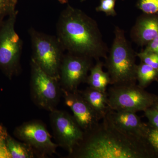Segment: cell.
Segmentation results:
<instances>
[{"label":"cell","mask_w":158,"mask_h":158,"mask_svg":"<svg viewBox=\"0 0 158 158\" xmlns=\"http://www.w3.org/2000/svg\"><path fill=\"white\" fill-rule=\"evenodd\" d=\"M6 144L11 158H33L36 155L28 144L16 141L9 135L6 139Z\"/></svg>","instance_id":"2e32d148"},{"label":"cell","mask_w":158,"mask_h":158,"mask_svg":"<svg viewBox=\"0 0 158 158\" xmlns=\"http://www.w3.org/2000/svg\"><path fill=\"white\" fill-rule=\"evenodd\" d=\"M144 114L148 119V124L150 126L158 129V110L154 107H152L144 111Z\"/></svg>","instance_id":"603a6c76"},{"label":"cell","mask_w":158,"mask_h":158,"mask_svg":"<svg viewBox=\"0 0 158 158\" xmlns=\"http://www.w3.org/2000/svg\"><path fill=\"white\" fill-rule=\"evenodd\" d=\"M32 45L31 60L46 73L59 81L61 63L65 50L56 36L29 29Z\"/></svg>","instance_id":"277c9868"},{"label":"cell","mask_w":158,"mask_h":158,"mask_svg":"<svg viewBox=\"0 0 158 158\" xmlns=\"http://www.w3.org/2000/svg\"><path fill=\"white\" fill-rule=\"evenodd\" d=\"M154 107L155 108H156V110H158V103L157 104H156L155 105V106H154Z\"/></svg>","instance_id":"4316f807"},{"label":"cell","mask_w":158,"mask_h":158,"mask_svg":"<svg viewBox=\"0 0 158 158\" xmlns=\"http://www.w3.org/2000/svg\"><path fill=\"white\" fill-rule=\"evenodd\" d=\"M147 139L158 153V129L154 128L150 126Z\"/></svg>","instance_id":"cb8c5ba5"},{"label":"cell","mask_w":158,"mask_h":158,"mask_svg":"<svg viewBox=\"0 0 158 158\" xmlns=\"http://www.w3.org/2000/svg\"><path fill=\"white\" fill-rule=\"evenodd\" d=\"M107 116L119 128L139 137L147 138L150 126L144 123L135 112L110 110Z\"/></svg>","instance_id":"7c38bea8"},{"label":"cell","mask_w":158,"mask_h":158,"mask_svg":"<svg viewBox=\"0 0 158 158\" xmlns=\"http://www.w3.org/2000/svg\"><path fill=\"white\" fill-rule=\"evenodd\" d=\"M158 36V15H141L131 31L132 40L141 46L147 45Z\"/></svg>","instance_id":"4fadbf2b"},{"label":"cell","mask_w":158,"mask_h":158,"mask_svg":"<svg viewBox=\"0 0 158 158\" xmlns=\"http://www.w3.org/2000/svg\"><path fill=\"white\" fill-rule=\"evenodd\" d=\"M108 105L114 111L144 112L158 103V95L137 84L110 85L107 90Z\"/></svg>","instance_id":"5b68a950"},{"label":"cell","mask_w":158,"mask_h":158,"mask_svg":"<svg viewBox=\"0 0 158 158\" xmlns=\"http://www.w3.org/2000/svg\"><path fill=\"white\" fill-rule=\"evenodd\" d=\"M18 139L31 146L36 155L41 157L56 153L58 144L52 141L45 124L39 120L26 122L15 129Z\"/></svg>","instance_id":"9c48e42d"},{"label":"cell","mask_w":158,"mask_h":158,"mask_svg":"<svg viewBox=\"0 0 158 158\" xmlns=\"http://www.w3.org/2000/svg\"><path fill=\"white\" fill-rule=\"evenodd\" d=\"M137 7L144 13L158 15V0H138Z\"/></svg>","instance_id":"d6986e66"},{"label":"cell","mask_w":158,"mask_h":158,"mask_svg":"<svg viewBox=\"0 0 158 158\" xmlns=\"http://www.w3.org/2000/svg\"><path fill=\"white\" fill-rule=\"evenodd\" d=\"M136 78L141 88H147L153 82L158 81V70L141 62L137 65Z\"/></svg>","instance_id":"e0dca14e"},{"label":"cell","mask_w":158,"mask_h":158,"mask_svg":"<svg viewBox=\"0 0 158 158\" xmlns=\"http://www.w3.org/2000/svg\"><path fill=\"white\" fill-rule=\"evenodd\" d=\"M144 50L151 51L158 54V36L146 46Z\"/></svg>","instance_id":"d4e9b609"},{"label":"cell","mask_w":158,"mask_h":158,"mask_svg":"<svg viewBox=\"0 0 158 158\" xmlns=\"http://www.w3.org/2000/svg\"><path fill=\"white\" fill-rule=\"evenodd\" d=\"M74 158H158L147 138L127 132L107 116L91 129L69 155Z\"/></svg>","instance_id":"6da1fadb"},{"label":"cell","mask_w":158,"mask_h":158,"mask_svg":"<svg viewBox=\"0 0 158 158\" xmlns=\"http://www.w3.org/2000/svg\"><path fill=\"white\" fill-rule=\"evenodd\" d=\"M83 1H85V0H82Z\"/></svg>","instance_id":"83f0119b"},{"label":"cell","mask_w":158,"mask_h":158,"mask_svg":"<svg viewBox=\"0 0 158 158\" xmlns=\"http://www.w3.org/2000/svg\"><path fill=\"white\" fill-rule=\"evenodd\" d=\"M92 60L70 53L64 54L60 70L59 82L62 89L75 91L81 84L86 83L88 73L93 65Z\"/></svg>","instance_id":"30bf717a"},{"label":"cell","mask_w":158,"mask_h":158,"mask_svg":"<svg viewBox=\"0 0 158 158\" xmlns=\"http://www.w3.org/2000/svg\"><path fill=\"white\" fill-rule=\"evenodd\" d=\"M8 135L6 130L0 126V158H11L6 144Z\"/></svg>","instance_id":"7402d4cb"},{"label":"cell","mask_w":158,"mask_h":158,"mask_svg":"<svg viewBox=\"0 0 158 158\" xmlns=\"http://www.w3.org/2000/svg\"><path fill=\"white\" fill-rule=\"evenodd\" d=\"M65 102L84 131H89L100 121L79 90L69 91L62 89Z\"/></svg>","instance_id":"8fae6325"},{"label":"cell","mask_w":158,"mask_h":158,"mask_svg":"<svg viewBox=\"0 0 158 158\" xmlns=\"http://www.w3.org/2000/svg\"><path fill=\"white\" fill-rule=\"evenodd\" d=\"M18 0H0V24L6 17L16 11Z\"/></svg>","instance_id":"ac0fdd59"},{"label":"cell","mask_w":158,"mask_h":158,"mask_svg":"<svg viewBox=\"0 0 158 158\" xmlns=\"http://www.w3.org/2000/svg\"><path fill=\"white\" fill-rule=\"evenodd\" d=\"M116 0H101L100 4L96 8L98 12H104L107 16H115L117 15L115 10Z\"/></svg>","instance_id":"44dd1931"},{"label":"cell","mask_w":158,"mask_h":158,"mask_svg":"<svg viewBox=\"0 0 158 158\" xmlns=\"http://www.w3.org/2000/svg\"><path fill=\"white\" fill-rule=\"evenodd\" d=\"M82 96L88 102L100 120L106 116L110 110L108 105L107 92H102L88 87L80 91Z\"/></svg>","instance_id":"5bb4252c"},{"label":"cell","mask_w":158,"mask_h":158,"mask_svg":"<svg viewBox=\"0 0 158 158\" xmlns=\"http://www.w3.org/2000/svg\"><path fill=\"white\" fill-rule=\"evenodd\" d=\"M17 10L0 24V69L9 77L20 70L22 40L15 30Z\"/></svg>","instance_id":"8992f818"},{"label":"cell","mask_w":158,"mask_h":158,"mask_svg":"<svg viewBox=\"0 0 158 158\" xmlns=\"http://www.w3.org/2000/svg\"><path fill=\"white\" fill-rule=\"evenodd\" d=\"M50 119L56 144L70 154L83 140L85 131L73 116L63 110L51 111Z\"/></svg>","instance_id":"ba28073f"},{"label":"cell","mask_w":158,"mask_h":158,"mask_svg":"<svg viewBox=\"0 0 158 158\" xmlns=\"http://www.w3.org/2000/svg\"><path fill=\"white\" fill-rule=\"evenodd\" d=\"M56 37L65 51L95 59H106L107 46L95 20L69 5L61 12L56 26Z\"/></svg>","instance_id":"7a4b0ae2"},{"label":"cell","mask_w":158,"mask_h":158,"mask_svg":"<svg viewBox=\"0 0 158 158\" xmlns=\"http://www.w3.org/2000/svg\"><path fill=\"white\" fill-rule=\"evenodd\" d=\"M141 62L158 70V54L154 52L144 50L137 53Z\"/></svg>","instance_id":"ffe728a7"},{"label":"cell","mask_w":158,"mask_h":158,"mask_svg":"<svg viewBox=\"0 0 158 158\" xmlns=\"http://www.w3.org/2000/svg\"><path fill=\"white\" fill-rule=\"evenodd\" d=\"M31 93L34 103L49 111L56 110L62 93L59 81L49 75L31 60Z\"/></svg>","instance_id":"52a82bcc"},{"label":"cell","mask_w":158,"mask_h":158,"mask_svg":"<svg viewBox=\"0 0 158 158\" xmlns=\"http://www.w3.org/2000/svg\"><path fill=\"white\" fill-rule=\"evenodd\" d=\"M58 1L61 4H64L68 2L69 0H58Z\"/></svg>","instance_id":"484cf974"},{"label":"cell","mask_w":158,"mask_h":158,"mask_svg":"<svg viewBox=\"0 0 158 158\" xmlns=\"http://www.w3.org/2000/svg\"><path fill=\"white\" fill-rule=\"evenodd\" d=\"M113 44L109 56L105 59V66L110 78V85L136 84V57L125 32L119 27H115Z\"/></svg>","instance_id":"3957f363"},{"label":"cell","mask_w":158,"mask_h":158,"mask_svg":"<svg viewBox=\"0 0 158 158\" xmlns=\"http://www.w3.org/2000/svg\"><path fill=\"white\" fill-rule=\"evenodd\" d=\"M104 65V63L100 60L97 61L95 65L90 69V74L88 75L86 83L90 88L106 92L111 81L107 72H106L103 69Z\"/></svg>","instance_id":"9a60e30c"}]
</instances>
